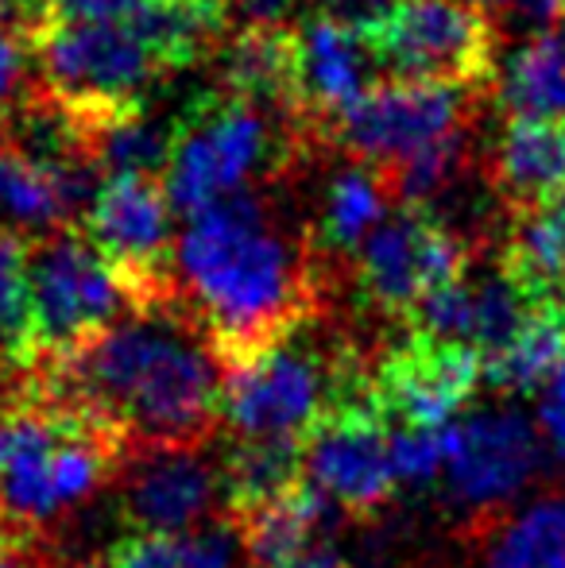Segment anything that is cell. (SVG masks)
Segmentation results:
<instances>
[{"label":"cell","mask_w":565,"mask_h":568,"mask_svg":"<svg viewBox=\"0 0 565 568\" xmlns=\"http://www.w3.org/2000/svg\"><path fill=\"white\" fill-rule=\"evenodd\" d=\"M488 179L512 213L558 202L565 194V120L507 116L492 148Z\"/></svg>","instance_id":"cell-16"},{"label":"cell","mask_w":565,"mask_h":568,"mask_svg":"<svg viewBox=\"0 0 565 568\" xmlns=\"http://www.w3.org/2000/svg\"><path fill=\"white\" fill-rule=\"evenodd\" d=\"M306 479L356 523H372L400 491L392 468V426L369 395L325 406L302 434Z\"/></svg>","instance_id":"cell-10"},{"label":"cell","mask_w":565,"mask_h":568,"mask_svg":"<svg viewBox=\"0 0 565 568\" xmlns=\"http://www.w3.org/2000/svg\"><path fill=\"white\" fill-rule=\"evenodd\" d=\"M473 247L430 205L395 202L349 260L361 298L387 322H411L418 306L442 286L468 275Z\"/></svg>","instance_id":"cell-7"},{"label":"cell","mask_w":565,"mask_h":568,"mask_svg":"<svg viewBox=\"0 0 565 568\" xmlns=\"http://www.w3.org/2000/svg\"><path fill=\"white\" fill-rule=\"evenodd\" d=\"M465 4H476V8H500V4H507V0H465Z\"/></svg>","instance_id":"cell-37"},{"label":"cell","mask_w":565,"mask_h":568,"mask_svg":"<svg viewBox=\"0 0 565 568\" xmlns=\"http://www.w3.org/2000/svg\"><path fill=\"white\" fill-rule=\"evenodd\" d=\"M500 267L515 286L538 302H565V213L554 205L515 210L500 247Z\"/></svg>","instance_id":"cell-20"},{"label":"cell","mask_w":565,"mask_h":568,"mask_svg":"<svg viewBox=\"0 0 565 568\" xmlns=\"http://www.w3.org/2000/svg\"><path fill=\"white\" fill-rule=\"evenodd\" d=\"M565 364V302H538L531 306L515 341L484 364V383L504 395L535 390Z\"/></svg>","instance_id":"cell-23"},{"label":"cell","mask_w":565,"mask_h":568,"mask_svg":"<svg viewBox=\"0 0 565 568\" xmlns=\"http://www.w3.org/2000/svg\"><path fill=\"white\" fill-rule=\"evenodd\" d=\"M54 406L137 449H202L221 434L225 364L182 302L129 314L59 359L28 367Z\"/></svg>","instance_id":"cell-1"},{"label":"cell","mask_w":565,"mask_h":568,"mask_svg":"<svg viewBox=\"0 0 565 568\" xmlns=\"http://www.w3.org/2000/svg\"><path fill=\"white\" fill-rule=\"evenodd\" d=\"M93 163L101 166V174H159L171 163L174 148V128L163 120H151L148 113H124L117 120L93 128Z\"/></svg>","instance_id":"cell-24"},{"label":"cell","mask_w":565,"mask_h":568,"mask_svg":"<svg viewBox=\"0 0 565 568\" xmlns=\"http://www.w3.org/2000/svg\"><path fill=\"white\" fill-rule=\"evenodd\" d=\"M543 460V434L519 410H476L445 426V491L468 534L512 507Z\"/></svg>","instance_id":"cell-12"},{"label":"cell","mask_w":565,"mask_h":568,"mask_svg":"<svg viewBox=\"0 0 565 568\" xmlns=\"http://www.w3.org/2000/svg\"><path fill=\"white\" fill-rule=\"evenodd\" d=\"M229 12H236L244 23H283L291 0H229Z\"/></svg>","instance_id":"cell-34"},{"label":"cell","mask_w":565,"mask_h":568,"mask_svg":"<svg viewBox=\"0 0 565 568\" xmlns=\"http://www.w3.org/2000/svg\"><path fill=\"white\" fill-rule=\"evenodd\" d=\"M392 186L387 174L372 163H345L330 182L322 186L317 210L310 217V244L322 263L353 260L356 247L369 240V232L387 217L392 210Z\"/></svg>","instance_id":"cell-17"},{"label":"cell","mask_w":565,"mask_h":568,"mask_svg":"<svg viewBox=\"0 0 565 568\" xmlns=\"http://www.w3.org/2000/svg\"><path fill=\"white\" fill-rule=\"evenodd\" d=\"M291 28L283 23H244L221 47V82L225 93L260 101L268 109H291Z\"/></svg>","instance_id":"cell-21"},{"label":"cell","mask_w":565,"mask_h":568,"mask_svg":"<svg viewBox=\"0 0 565 568\" xmlns=\"http://www.w3.org/2000/svg\"><path fill=\"white\" fill-rule=\"evenodd\" d=\"M500 105L507 116H565V16L512 51L500 70Z\"/></svg>","instance_id":"cell-22"},{"label":"cell","mask_w":565,"mask_h":568,"mask_svg":"<svg viewBox=\"0 0 565 568\" xmlns=\"http://www.w3.org/2000/svg\"><path fill=\"white\" fill-rule=\"evenodd\" d=\"M179 298L233 367L322 317L325 263L264 194L241 190L186 217L174 244Z\"/></svg>","instance_id":"cell-2"},{"label":"cell","mask_w":565,"mask_h":568,"mask_svg":"<svg viewBox=\"0 0 565 568\" xmlns=\"http://www.w3.org/2000/svg\"><path fill=\"white\" fill-rule=\"evenodd\" d=\"M182 568H256L241 526L229 515L198 526L182 538Z\"/></svg>","instance_id":"cell-27"},{"label":"cell","mask_w":565,"mask_h":568,"mask_svg":"<svg viewBox=\"0 0 565 568\" xmlns=\"http://www.w3.org/2000/svg\"><path fill=\"white\" fill-rule=\"evenodd\" d=\"M558 4H562V16H565V0H558Z\"/></svg>","instance_id":"cell-39"},{"label":"cell","mask_w":565,"mask_h":568,"mask_svg":"<svg viewBox=\"0 0 565 568\" xmlns=\"http://www.w3.org/2000/svg\"><path fill=\"white\" fill-rule=\"evenodd\" d=\"M317 8V16H330L337 23H349L364 36L369 28H376L387 12H392L395 0H310Z\"/></svg>","instance_id":"cell-32"},{"label":"cell","mask_w":565,"mask_h":568,"mask_svg":"<svg viewBox=\"0 0 565 568\" xmlns=\"http://www.w3.org/2000/svg\"><path fill=\"white\" fill-rule=\"evenodd\" d=\"M364 43L392 78L476 90L496 74V31L465 0H395Z\"/></svg>","instance_id":"cell-8"},{"label":"cell","mask_w":565,"mask_h":568,"mask_svg":"<svg viewBox=\"0 0 565 568\" xmlns=\"http://www.w3.org/2000/svg\"><path fill=\"white\" fill-rule=\"evenodd\" d=\"M353 395H369V367L345 337L325 333V317H314L260 356L225 367L221 429L229 437H302L325 406Z\"/></svg>","instance_id":"cell-3"},{"label":"cell","mask_w":565,"mask_h":568,"mask_svg":"<svg viewBox=\"0 0 565 568\" xmlns=\"http://www.w3.org/2000/svg\"><path fill=\"white\" fill-rule=\"evenodd\" d=\"M286 159L291 148L272 120V109L236 93H221L194 105V113L174 128L163 186L174 213L194 217L221 197L252 190V182L264 174L283 171Z\"/></svg>","instance_id":"cell-4"},{"label":"cell","mask_w":565,"mask_h":568,"mask_svg":"<svg viewBox=\"0 0 565 568\" xmlns=\"http://www.w3.org/2000/svg\"><path fill=\"white\" fill-rule=\"evenodd\" d=\"M473 546L481 568H565V495L551 491L535 503L476 526Z\"/></svg>","instance_id":"cell-19"},{"label":"cell","mask_w":565,"mask_h":568,"mask_svg":"<svg viewBox=\"0 0 565 568\" xmlns=\"http://www.w3.org/2000/svg\"><path fill=\"white\" fill-rule=\"evenodd\" d=\"M31 54L43 67L47 90L93 128L140 113L151 85L171 74L132 20H54Z\"/></svg>","instance_id":"cell-6"},{"label":"cell","mask_w":565,"mask_h":568,"mask_svg":"<svg viewBox=\"0 0 565 568\" xmlns=\"http://www.w3.org/2000/svg\"><path fill=\"white\" fill-rule=\"evenodd\" d=\"M275 568H349V561L333 546H325V541H314V546H306L302 554L286 557V561H280Z\"/></svg>","instance_id":"cell-35"},{"label":"cell","mask_w":565,"mask_h":568,"mask_svg":"<svg viewBox=\"0 0 565 568\" xmlns=\"http://www.w3.org/2000/svg\"><path fill=\"white\" fill-rule=\"evenodd\" d=\"M302 479V437H233L221 453V495L233 523L280 503Z\"/></svg>","instance_id":"cell-18"},{"label":"cell","mask_w":565,"mask_h":568,"mask_svg":"<svg viewBox=\"0 0 565 568\" xmlns=\"http://www.w3.org/2000/svg\"><path fill=\"white\" fill-rule=\"evenodd\" d=\"M481 383L484 356L473 344L418 329H407L369 367V398L387 426H450Z\"/></svg>","instance_id":"cell-13"},{"label":"cell","mask_w":565,"mask_h":568,"mask_svg":"<svg viewBox=\"0 0 565 568\" xmlns=\"http://www.w3.org/2000/svg\"><path fill=\"white\" fill-rule=\"evenodd\" d=\"M0 372H8V367H4V364H0Z\"/></svg>","instance_id":"cell-40"},{"label":"cell","mask_w":565,"mask_h":568,"mask_svg":"<svg viewBox=\"0 0 565 568\" xmlns=\"http://www.w3.org/2000/svg\"><path fill=\"white\" fill-rule=\"evenodd\" d=\"M85 568H93V565H85Z\"/></svg>","instance_id":"cell-41"},{"label":"cell","mask_w":565,"mask_h":568,"mask_svg":"<svg viewBox=\"0 0 565 568\" xmlns=\"http://www.w3.org/2000/svg\"><path fill=\"white\" fill-rule=\"evenodd\" d=\"M148 0H51L54 20H117L129 23L143 12Z\"/></svg>","instance_id":"cell-31"},{"label":"cell","mask_w":565,"mask_h":568,"mask_svg":"<svg viewBox=\"0 0 565 568\" xmlns=\"http://www.w3.org/2000/svg\"><path fill=\"white\" fill-rule=\"evenodd\" d=\"M121 507L137 530L186 538L198 526L225 515L221 495V456L202 449H137L124 456Z\"/></svg>","instance_id":"cell-14"},{"label":"cell","mask_w":565,"mask_h":568,"mask_svg":"<svg viewBox=\"0 0 565 568\" xmlns=\"http://www.w3.org/2000/svg\"><path fill=\"white\" fill-rule=\"evenodd\" d=\"M468 90L442 82H392L369 85L356 105L330 124L337 143L361 163H372L380 171H395L418 151L468 132Z\"/></svg>","instance_id":"cell-11"},{"label":"cell","mask_w":565,"mask_h":568,"mask_svg":"<svg viewBox=\"0 0 565 568\" xmlns=\"http://www.w3.org/2000/svg\"><path fill=\"white\" fill-rule=\"evenodd\" d=\"M31 47L20 36H12L8 28H0V116L4 109L20 98V82H23V62H28Z\"/></svg>","instance_id":"cell-33"},{"label":"cell","mask_w":565,"mask_h":568,"mask_svg":"<svg viewBox=\"0 0 565 568\" xmlns=\"http://www.w3.org/2000/svg\"><path fill=\"white\" fill-rule=\"evenodd\" d=\"M51 23H54L51 0H0V28L20 36L28 47H36L39 36H43Z\"/></svg>","instance_id":"cell-30"},{"label":"cell","mask_w":565,"mask_h":568,"mask_svg":"<svg viewBox=\"0 0 565 568\" xmlns=\"http://www.w3.org/2000/svg\"><path fill=\"white\" fill-rule=\"evenodd\" d=\"M291 109L302 124L330 128L369 90V70L376 67L369 43L356 28L330 16H314L291 28Z\"/></svg>","instance_id":"cell-15"},{"label":"cell","mask_w":565,"mask_h":568,"mask_svg":"<svg viewBox=\"0 0 565 568\" xmlns=\"http://www.w3.org/2000/svg\"><path fill=\"white\" fill-rule=\"evenodd\" d=\"M174 205L163 179L151 174H109L93 194L82 229L101 247L117 275L124 278L137 314L174 306L179 271H174Z\"/></svg>","instance_id":"cell-9"},{"label":"cell","mask_w":565,"mask_h":568,"mask_svg":"<svg viewBox=\"0 0 565 568\" xmlns=\"http://www.w3.org/2000/svg\"><path fill=\"white\" fill-rule=\"evenodd\" d=\"M93 568H182V538L137 530L109 546V554Z\"/></svg>","instance_id":"cell-28"},{"label":"cell","mask_w":565,"mask_h":568,"mask_svg":"<svg viewBox=\"0 0 565 568\" xmlns=\"http://www.w3.org/2000/svg\"><path fill=\"white\" fill-rule=\"evenodd\" d=\"M392 468L400 487H426L445 471V426H395Z\"/></svg>","instance_id":"cell-26"},{"label":"cell","mask_w":565,"mask_h":568,"mask_svg":"<svg viewBox=\"0 0 565 568\" xmlns=\"http://www.w3.org/2000/svg\"><path fill=\"white\" fill-rule=\"evenodd\" d=\"M31 236L0 229V364L8 372L31 367V298H28Z\"/></svg>","instance_id":"cell-25"},{"label":"cell","mask_w":565,"mask_h":568,"mask_svg":"<svg viewBox=\"0 0 565 568\" xmlns=\"http://www.w3.org/2000/svg\"><path fill=\"white\" fill-rule=\"evenodd\" d=\"M31 367L82 348L137 314L132 294L82 225H59L31 240Z\"/></svg>","instance_id":"cell-5"},{"label":"cell","mask_w":565,"mask_h":568,"mask_svg":"<svg viewBox=\"0 0 565 568\" xmlns=\"http://www.w3.org/2000/svg\"><path fill=\"white\" fill-rule=\"evenodd\" d=\"M538 434L554 449V456L565 460V364L543 383V395H538Z\"/></svg>","instance_id":"cell-29"},{"label":"cell","mask_w":565,"mask_h":568,"mask_svg":"<svg viewBox=\"0 0 565 568\" xmlns=\"http://www.w3.org/2000/svg\"><path fill=\"white\" fill-rule=\"evenodd\" d=\"M558 210H562V213H565V194H562V197H558Z\"/></svg>","instance_id":"cell-38"},{"label":"cell","mask_w":565,"mask_h":568,"mask_svg":"<svg viewBox=\"0 0 565 568\" xmlns=\"http://www.w3.org/2000/svg\"><path fill=\"white\" fill-rule=\"evenodd\" d=\"M519 8L531 16V20H538V23H551V20H558V16H562L558 0H519Z\"/></svg>","instance_id":"cell-36"}]
</instances>
